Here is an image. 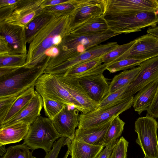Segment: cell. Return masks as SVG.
<instances>
[{
	"mask_svg": "<svg viewBox=\"0 0 158 158\" xmlns=\"http://www.w3.org/2000/svg\"><path fill=\"white\" fill-rule=\"evenodd\" d=\"M70 15L55 16L34 36L29 44L25 66L34 67L43 64L48 57L46 51L57 46L70 33Z\"/></svg>",
	"mask_w": 158,
	"mask_h": 158,
	"instance_id": "obj_1",
	"label": "cell"
},
{
	"mask_svg": "<svg viewBox=\"0 0 158 158\" xmlns=\"http://www.w3.org/2000/svg\"><path fill=\"white\" fill-rule=\"evenodd\" d=\"M119 35L110 29L94 34L70 33L65 36L61 43L56 46L59 53L56 57L50 58L45 70L55 67Z\"/></svg>",
	"mask_w": 158,
	"mask_h": 158,
	"instance_id": "obj_2",
	"label": "cell"
},
{
	"mask_svg": "<svg viewBox=\"0 0 158 158\" xmlns=\"http://www.w3.org/2000/svg\"><path fill=\"white\" fill-rule=\"evenodd\" d=\"M34 67L24 66L0 77V97L19 96L33 85L44 73L51 58Z\"/></svg>",
	"mask_w": 158,
	"mask_h": 158,
	"instance_id": "obj_3",
	"label": "cell"
},
{
	"mask_svg": "<svg viewBox=\"0 0 158 158\" xmlns=\"http://www.w3.org/2000/svg\"><path fill=\"white\" fill-rule=\"evenodd\" d=\"M108 29L119 34L139 31L158 24V13L131 11L104 15Z\"/></svg>",
	"mask_w": 158,
	"mask_h": 158,
	"instance_id": "obj_4",
	"label": "cell"
},
{
	"mask_svg": "<svg viewBox=\"0 0 158 158\" xmlns=\"http://www.w3.org/2000/svg\"><path fill=\"white\" fill-rule=\"evenodd\" d=\"M60 137L52 119L40 116L30 125L23 143L32 151L42 149L46 154L51 150L55 141Z\"/></svg>",
	"mask_w": 158,
	"mask_h": 158,
	"instance_id": "obj_5",
	"label": "cell"
},
{
	"mask_svg": "<svg viewBox=\"0 0 158 158\" xmlns=\"http://www.w3.org/2000/svg\"><path fill=\"white\" fill-rule=\"evenodd\" d=\"M35 88L41 96L60 102L85 114L81 105L60 84L55 74L44 73L37 80Z\"/></svg>",
	"mask_w": 158,
	"mask_h": 158,
	"instance_id": "obj_6",
	"label": "cell"
},
{
	"mask_svg": "<svg viewBox=\"0 0 158 158\" xmlns=\"http://www.w3.org/2000/svg\"><path fill=\"white\" fill-rule=\"evenodd\" d=\"M158 123L155 118L148 115L139 117L135 122L138 135L135 142L140 147L145 158H158Z\"/></svg>",
	"mask_w": 158,
	"mask_h": 158,
	"instance_id": "obj_7",
	"label": "cell"
},
{
	"mask_svg": "<svg viewBox=\"0 0 158 158\" xmlns=\"http://www.w3.org/2000/svg\"><path fill=\"white\" fill-rule=\"evenodd\" d=\"M133 99L134 96H132L105 108L96 109L86 114H81L79 115L78 128L94 127L119 115L131 108L133 105Z\"/></svg>",
	"mask_w": 158,
	"mask_h": 158,
	"instance_id": "obj_8",
	"label": "cell"
},
{
	"mask_svg": "<svg viewBox=\"0 0 158 158\" xmlns=\"http://www.w3.org/2000/svg\"><path fill=\"white\" fill-rule=\"evenodd\" d=\"M101 0L103 15L137 10L158 13V0Z\"/></svg>",
	"mask_w": 158,
	"mask_h": 158,
	"instance_id": "obj_9",
	"label": "cell"
},
{
	"mask_svg": "<svg viewBox=\"0 0 158 158\" xmlns=\"http://www.w3.org/2000/svg\"><path fill=\"white\" fill-rule=\"evenodd\" d=\"M118 45L116 42H109L106 44L99 45L90 48L85 52L55 67L44 70V73L55 75L64 74L68 69L78 64L102 57Z\"/></svg>",
	"mask_w": 158,
	"mask_h": 158,
	"instance_id": "obj_10",
	"label": "cell"
},
{
	"mask_svg": "<svg viewBox=\"0 0 158 158\" xmlns=\"http://www.w3.org/2000/svg\"><path fill=\"white\" fill-rule=\"evenodd\" d=\"M44 0H19L12 13L3 22L10 24L26 26L43 10Z\"/></svg>",
	"mask_w": 158,
	"mask_h": 158,
	"instance_id": "obj_11",
	"label": "cell"
},
{
	"mask_svg": "<svg viewBox=\"0 0 158 158\" xmlns=\"http://www.w3.org/2000/svg\"><path fill=\"white\" fill-rule=\"evenodd\" d=\"M157 56L158 38L147 33L136 39L133 45L117 61L127 58L146 60Z\"/></svg>",
	"mask_w": 158,
	"mask_h": 158,
	"instance_id": "obj_12",
	"label": "cell"
},
{
	"mask_svg": "<svg viewBox=\"0 0 158 158\" xmlns=\"http://www.w3.org/2000/svg\"><path fill=\"white\" fill-rule=\"evenodd\" d=\"M79 111L67 105L52 119L53 126L61 137L70 140L73 139L75 128L79 123Z\"/></svg>",
	"mask_w": 158,
	"mask_h": 158,
	"instance_id": "obj_13",
	"label": "cell"
},
{
	"mask_svg": "<svg viewBox=\"0 0 158 158\" xmlns=\"http://www.w3.org/2000/svg\"><path fill=\"white\" fill-rule=\"evenodd\" d=\"M55 75L60 84L81 105L85 114L97 109L99 104L91 99L77 78L62 74Z\"/></svg>",
	"mask_w": 158,
	"mask_h": 158,
	"instance_id": "obj_14",
	"label": "cell"
},
{
	"mask_svg": "<svg viewBox=\"0 0 158 158\" xmlns=\"http://www.w3.org/2000/svg\"><path fill=\"white\" fill-rule=\"evenodd\" d=\"M140 70L134 80L128 85V96H133L141 89L158 79V56L146 60L139 65Z\"/></svg>",
	"mask_w": 158,
	"mask_h": 158,
	"instance_id": "obj_15",
	"label": "cell"
},
{
	"mask_svg": "<svg viewBox=\"0 0 158 158\" xmlns=\"http://www.w3.org/2000/svg\"><path fill=\"white\" fill-rule=\"evenodd\" d=\"M103 12L101 0H78L70 15V31L91 18L103 15Z\"/></svg>",
	"mask_w": 158,
	"mask_h": 158,
	"instance_id": "obj_16",
	"label": "cell"
},
{
	"mask_svg": "<svg viewBox=\"0 0 158 158\" xmlns=\"http://www.w3.org/2000/svg\"><path fill=\"white\" fill-rule=\"evenodd\" d=\"M75 78L79 81L91 99L99 105L109 94L110 83L103 74Z\"/></svg>",
	"mask_w": 158,
	"mask_h": 158,
	"instance_id": "obj_17",
	"label": "cell"
},
{
	"mask_svg": "<svg viewBox=\"0 0 158 158\" xmlns=\"http://www.w3.org/2000/svg\"><path fill=\"white\" fill-rule=\"evenodd\" d=\"M0 34L11 46L16 54H27L25 27L1 22Z\"/></svg>",
	"mask_w": 158,
	"mask_h": 158,
	"instance_id": "obj_18",
	"label": "cell"
},
{
	"mask_svg": "<svg viewBox=\"0 0 158 158\" xmlns=\"http://www.w3.org/2000/svg\"><path fill=\"white\" fill-rule=\"evenodd\" d=\"M43 107L42 98L35 91L34 96L27 106L13 118L0 125V128L20 123L30 125L40 116Z\"/></svg>",
	"mask_w": 158,
	"mask_h": 158,
	"instance_id": "obj_19",
	"label": "cell"
},
{
	"mask_svg": "<svg viewBox=\"0 0 158 158\" xmlns=\"http://www.w3.org/2000/svg\"><path fill=\"white\" fill-rule=\"evenodd\" d=\"M115 117L94 127L77 129L73 139L83 141L93 145L104 146L106 133L112 121Z\"/></svg>",
	"mask_w": 158,
	"mask_h": 158,
	"instance_id": "obj_20",
	"label": "cell"
},
{
	"mask_svg": "<svg viewBox=\"0 0 158 158\" xmlns=\"http://www.w3.org/2000/svg\"><path fill=\"white\" fill-rule=\"evenodd\" d=\"M102 57L97 58L75 65L68 69L64 76L79 78L97 74H103L107 65L103 64Z\"/></svg>",
	"mask_w": 158,
	"mask_h": 158,
	"instance_id": "obj_21",
	"label": "cell"
},
{
	"mask_svg": "<svg viewBox=\"0 0 158 158\" xmlns=\"http://www.w3.org/2000/svg\"><path fill=\"white\" fill-rule=\"evenodd\" d=\"M64 145H67L69 149L71 158H96L105 147L74 139L71 140L66 139Z\"/></svg>",
	"mask_w": 158,
	"mask_h": 158,
	"instance_id": "obj_22",
	"label": "cell"
},
{
	"mask_svg": "<svg viewBox=\"0 0 158 158\" xmlns=\"http://www.w3.org/2000/svg\"><path fill=\"white\" fill-rule=\"evenodd\" d=\"M158 88V79L141 89L134 97L132 106L139 114L148 110L155 98Z\"/></svg>",
	"mask_w": 158,
	"mask_h": 158,
	"instance_id": "obj_23",
	"label": "cell"
},
{
	"mask_svg": "<svg viewBox=\"0 0 158 158\" xmlns=\"http://www.w3.org/2000/svg\"><path fill=\"white\" fill-rule=\"evenodd\" d=\"M30 125L20 123L0 128V146L15 143L24 139Z\"/></svg>",
	"mask_w": 158,
	"mask_h": 158,
	"instance_id": "obj_24",
	"label": "cell"
},
{
	"mask_svg": "<svg viewBox=\"0 0 158 158\" xmlns=\"http://www.w3.org/2000/svg\"><path fill=\"white\" fill-rule=\"evenodd\" d=\"M108 26L103 15L91 18L72 29L70 33L84 34H94L106 31Z\"/></svg>",
	"mask_w": 158,
	"mask_h": 158,
	"instance_id": "obj_25",
	"label": "cell"
},
{
	"mask_svg": "<svg viewBox=\"0 0 158 158\" xmlns=\"http://www.w3.org/2000/svg\"><path fill=\"white\" fill-rule=\"evenodd\" d=\"M55 16L43 10L37 15L25 27L27 43L29 44L35 34Z\"/></svg>",
	"mask_w": 158,
	"mask_h": 158,
	"instance_id": "obj_26",
	"label": "cell"
},
{
	"mask_svg": "<svg viewBox=\"0 0 158 158\" xmlns=\"http://www.w3.org/2000/svg\"><path fill=\"white\" fill-rule=\"evenodd\" d=\"M35 85H33L18 96L3 123L0 125L13 118L27 106L35 94Z\"/></svg>",
	"mask_w": 158,
	"mask_h": 158,
	"instance_id": "obj_27",
	"label": "cell"
},
{
	"mask_svg": "<svg viewBox=\"0 0 158 158\" xmlns=\"http://www.w3.org/2000/svg\"><path fill=\"white\" fill-rule=\"evenodd\" d=\"M140 70V68L139 66L123 71L115 76L110 82L109 94L130 84L134 80Z\"/></svg>",
	"mask_w": 158,
	"mask_h": 158,
	"instance_id": "obj_28",
	"label": "cell"
},
{
	"mask_svg": "<svg viewBox=\"0 0 158 158\" xmlns=\"http://www.w3.org/2000/svg\"><path fill=\"white\" fill-rule=\"evenodd\" d=\"M125 123L121 119L119 115L112 121L106 133L104 146L112 147L117 143L121 136Z\"/></svg>",
	"mask_w": 158,
	"mask_h": 158,
	"instance_id": "obj_29",
	"label": "cell"
},
{
	"mask_svg": "<svg viewBox=\"0 0 158 158\" xmlns=\"http://www.w3.org/2000/svg\"><path fill=\"white\" fill-rule=\"evenodd\" d=\"M135 41L136 39L128 43L118 45L102 57L103 63L108 65L116 62L131 48Z\"/></svg>",
	"mask_w": 158,
	"mask_h": 158,
	"instance_id": "obj_30",
	"label": "cell"
},
{
	"mask_svg": "<svg viewBox=\"0 0 158 158\" xmlns=\"http://www.w3.org/2000/svg\"><path fill=\"white\" fill-rule=\"evenodd\" d=\"M78 2V0H69L63 3L46 7L43 10L56 16L70 15L77 7Z\"/></svg>",
	"mask_w": 158,
	"mask_h": 158,
	"instance_id": "obj_31",
	"label": "cell"
},
{
	"mask_svg": "<svg viewBox=\"0 0 158 158\" xmlns=\"http://www.w3.org/2000/svg\"><path fill=\"white\" fill-rule=\"evenodd\" d=\"M27 54H17L0 56V68L14 69L25 66Z\"/></svg>",
	"mask_w": 158,
	"mask_h": 158,
	"instance_id": "obj_32",
	"label": "cell"
},
{
	"mask_svg": "<svg viewBox=\"0 0 158 158\" xmlns=\"http://www.w3.org/2000/svg\"><path fill=\"white\" fill-rule=\"evenodd\" d=\"M145 60L133 58H127L107 65L106 70L110 73H114L121 70L124 71L132 69L137 66H139Z\"/></svg>",
	"mask_w": 158,
	"mask_h": 158,
	"instance_id": "obj_33",
	"label": "cell"
},
{
	"mask_svg": "<svg viewBox=\"0 0 158 158\" xmlns=\"http://www.w3.org/2000/svg\"><path fill=\"white\" fill-rule=\"evenodd\" d=\"M42 97L45 115L49 118L53 119L67 106L46 96Z\"/></svg>",
	"mask_w": 158,
	"mask_h": 158,
	"instance_id": "obj_34",
	"label": "cell"
},
{
	"mask_svg": "<svg viewBox=\"0 0 158 158\" xmlns=\"http://www.w3.org/2000/svg\"><path fill=\"white\" fill-rule=\"evenodd\" d=\"M29 149L24 143L11 146L6 149V153L1 158H33Z\"/></svg>",
	"mask_w": 158,
	"mask_h": 158,
	"instance_id": "obj_35",
	"label": "cell"
},
{
	"mask_svg": "<svg viewBox=\"0 0 158 158\" xmlns=\"http://www.w3.org/2000/svg\"><path fill=\"white\" fill-rule=\"evenodd\" d=\"M18 96L0 97V125L2 124Z\"/></svg>",
	"mask_w": 158,
	"mask_h": 158,
	"instance_id": "obj_36",
	"label": "cell"
},
{
	"mask_svg": "<svg viewBox=\"0 0 158 158\" xmlns=\"http://www.w3.org/2000/svg\"><path fill=\"white\" fill-rule=\"evenodd\" d=\"M128 144L125 138L121 137L112 147L110 158H127Z\"/></svg>",
	"mask_w": 158,
	"mask_h": 158,
	"instance_id": "obj_37",
	"label": "cell"
},
{
	"mask_svg": "<svg viewBox=\"0 0 158 158\" xmlns=\"http://www.w3.org/2000/svg\"><path fill=\"white\" fill-rule=\"evenodd\" d=\"M19 0H0V22L4 21L12 12Z\"/></svg>",
	"mask_w": 158,
	"mask_h": 158,
	"instance_id": "obj_38",
	"label": "cell"
},
{
	"mask_svg": "<svg viewBox=\"0 0 158 158\" xmlns=\"http://www.w3.org/2000/svg\"><path fill=\"white\" fill-rule=\"evenodd\" d=\"M66 138L61 137L54 143L52 149L46 154L44 158H57L60 151Z\"/></svg>",
	"mask_w": 158,
	"mask_h": 158,
	"instance_id": "obj_39",
	"label": "cell"
},
{
	"mask_svg": "<svg viewBox=\"0 0 158 158\" xmlns=\"http://www.w3.org/2000/svg\"><path fill=\"white\" fill-rule=\"evenodd\" d=\"M17 54L13 48L5 40L4 37L0 35V56Z\"/></svg>",
	"mask_w": 158,
	"mask_h": 158,
	"instance_id": "obj_40",
	"label": "cell"
},
{
	"mask_svg": "<svg viewBox=\"0 0 158 158\" xmlns=\"http://www.w3.org/2000/svg\"><path fill=\"white\" fill-rule=\"evenodd\" d=\"M148 115L158 118V88L155 98L147 111Z\"/></svg>",
	"mask_w": 158,
	"mask_h": 158,
	"instance_id": "obj_41",
	"label": "cell"
},
{
	"mask_svg": "<svg viewBox=\"0 0 158 158\" xmlns=\"http://www.w3.org/2000/svg\"><path fill=\"white\" fill-rule=\"evenodd\" d=\"M69 0H44L42 4L43 9L50 6H54L67 2Z\"/></svg>",
	"mask_w": 158,
	"mask_h": 158,
	"instance_id": "obj_42",
	"label": "cell"
},
{
	"mask_svg": "<svg viewBox=\"0 0 158 158\" xmlns=\"http://www.w3.org/2000/svg\"><path fill=\"white\" fill-rule=\"evenodd\" d=\"M112 147L106 146L96 158H110L112 152Z\"/></svg>",
	"mask_w": 158,
	"mask_h": 158,
	"instance_id": "obj_43",
	"label": "cell"
},
{
	"mask_svg": "<svg viewBox=\"0 0 158 158\" xmlns=\"http://www.w3.org/2000/svg\"><path fill=\"white\" fill-rule=\"evenodd\" d=\"M147 33L151 34L158 38V26L150 27L148 28Z\"/></svg>",
	"mask_w": 158,
	"mask_h": 158,
	"instance_id": "obj_44",
	"label": "cell"
},
{
	"mask_svg": "<svg viewBox=\"0 0 158 158\" xmlns=\"http://www.w3.org/2000/svg\"><path fill=\"white\" fill-rule=\"evenodd\" d=\"M5 145L0 146V156L1 157L3 156L6 153V149L5 148Z\"/></svg>",
	"mask_w": 158,
	"mask_h": 158,
	"instance_id": "obj_45",
	"label": "cell"
},
{
	"mask_svg": "<svg viewBox=\"0 0 158 158\" xmlns=\"http://www.w3.org/2000/svg\"><path fill=\"white\" fill-rule=\"evenodd\" d=\"M70 152V151L69 149H68L67 152L63 158H67L69 155V154Z\"/></svg>",
	"mask_w": 158,
	"mask_h": 158,
	"instance_id": "obj_46",
	"label": "cell"
},
{
	"mask_svg": "<svg viewBox=\"0 0 158 158\" xmlns=\"http://www.w3.org/2000/svg\"><path fill=\"white\" fill-rule=\"evenodd\" d=\"M33 158H36V157H35L34 156Z\"/></svg>",
	"mask_w": 158,
	"mask_h": 158,
	"instance_id": "obj_47",
	"label": "cell"
},
{
	"mask_svg": "<svg viewBox=\"0 0 158 158\" xmlns=\"http://www.w3.org/2000/svg\"></svg>",
	"mask_w": 158,
	"mask_h": 158,
	"instance_id": "obj_48",
	"label": "cell"
}]
</instances>
